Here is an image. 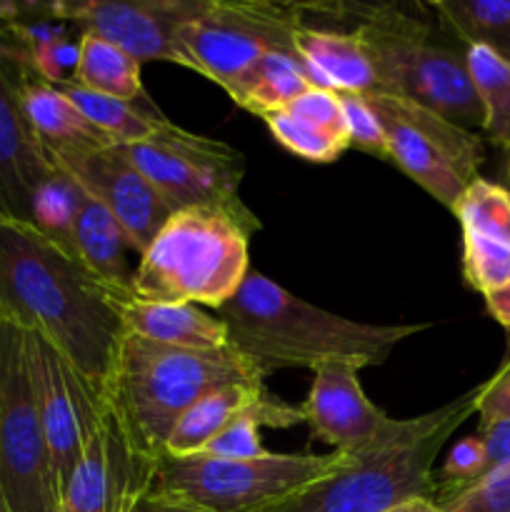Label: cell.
Listing matches in <instances>:
<instances>
[{"label": "cell", "mask_w": 510, "mask_h": 512, "mask_svg": "<svg viewBox=\"0 0 510 512\" xmlns=\"http://www.w3.org/2000/svg\"><path fill=\"white\" fill-rule=\"evenodd\" d=\"M478 418L480 423H493V420L510 418V333L498 370L480 385Z\"/></svg>", "instance_id": "836d02e7"}, {"label": "cell", "mask_w": 510, "mask_h": 512, "mask_svg": "<svg viewBox=\"0 0 510 512\" xmlns=\"http://www.w3.org/2000/svg\"><path fill=\"white\" fill-rule=\"evenodd\" d=\"M160 198L175 210L215 208L238 220L250 235L260 220L240 200L245 158L223 140L188 133L168 120L148 143L120 145Z\"/></svg>", "instance_id": "30bf717a"}, {"label": "cell", "mask_w": 510, "mask_h": 512, "mask_svg": "<svg viewBox=\"0 0 510 512\" xmlns=\"http://www.w3.org/2000/svg\"><path fill=\"white\" fill-rule=\"evenodd\" d=\"M428 5L463 48H485L510 63V0H433Z\"/></svg>", "instance_id": "484cf974"}, {"label": "cell", "mask_w": 510, "mask_h": 512, "mask_svg": "<svg viewBox=\"0 0 510 512\" xmlns=\"http://www.w3.org/2000/svg\"><path fill=\"white\" fill-rule=\"evenodd\" d=\"M203 0H55L48 15L65 20L80 35H95L133 55L180 65V28L200 10Z\"/></svg>", "instance_id": "4fadbf2b"}, {"label": "cell", "mask_w": 510, "mask_h": 512, "mask_svg": "<svg viewBox=\"0 0 510 512\" xmlns=\"http://www.w3.org/2000/svg\"><path fill=\"white\" fill-rule=\"evenodd\" d=\"M248 243V230L223 210H175L138 258L133 295L223 308L250 273Z\"/></svg>", "instance_id": "8992f818"}, {"label": "cell", "mask_w": 510, "mask_h": 512, "mask_svg": "<svg viewBox=\"0 0 510 512\" xmlns=\"http://www.w3.org/2000/svg\"><path fill=\"white\" fill-rule=\"evenodd\" d=\"M73 85L128 103L145 100L138 60L95 35H80V60Z\"/></svg>", "instance_id": "83f0119b"}, {"label": "cell", "mask_w": 510, "mask_h": 512, "mask_svg": "<svg viewBox=\"0 0 510 512\" xmlns=\"http://www.w3.org/2000/svg\"><path fill=\"white\" fill-rule=\"evenodd\" d=\"M343 105L345 125H348L350 148H358L363 153L375 155L380 160H388V143H385V130L380 123V115L375 113L368 95L338 93Z\"/></svg>", "instance_id": "1f68e13d"}, {"label": "cell", "mask_w": 510, "mask_h": 512, "mask_svg": "<svg viewBox=\"0 0 510 512\" xmlns=\"http://www.w3.org/2000/svg\"><path fill=\"white\" fill-rule=\"evenodd\" d=\"M133 253L138 255V250L133 248L118 220L93 198H85L75 225V255L80 263L113 293L130 298L135 278V268L130 265Z\"/></svg>", "instance_id": "7402d4cb"}, {"label": "cell", "mask_w": 510, "mask_h": 512, "mask_svg": "<svg viewBox=\"0 0 510 512\" xmlns=\"http://www.w3.org/2000/svg\"><path fill=\"white\" fill-rule=\"evenodd\" d=\"M135 512H213V510L198 508V505H190V503H178V500L158 498V495H148V498L135 508Z\"/></svg>", "instance_id": "8d00e7d4"}, {"label": "cell", "mask_w": 510, "mask_h": 512, "mask_svg": "<svg viewBox=\"0 0 510 512\" xmlns=\"http://www.w3.org/2000/svg\"><path fill=\"white\" fill-rule=\"evenodd\" d=\"M445 512H510V465L493 470L483 480L448 503Z\"/></svg>", "instance_id": "d6a6232c"}, {"label": "cell", "mask_w": 510, "mask_h": 512, "mask_svg": "<svg viewBox=\"0 0 510 512\" xmlns=\"http://www.w3.org/2000/svg\"><path fill=\"white\" fill-rule=\"evenodd\" d=\"M23 108L48 158L65 150L110 145V140L88 123V118L75 108L63 90L43 83L30 73L23 83Z\"/></svg>", "instance_id": "603a6c76"}, {"label": "cell", "mask_w": 510, "mask_h": 512, "mask_svg": "<svg viewBox=\"0 0 510 512\" xmlns=\"http://www.w3.org/2000/svg\"><path fill=\"white\" fill-rule=\"evenodd\" d=\"M0 512H60V485L40 420L30 330L0 315Z\"/></svg>", "instance_id": "52a82bcc"}, {"label": "cell", "mask_w": 510, "mask_h": 512, "mask_svg": "<svg viewBox=\"0 0 510 512\" xmlns=\"http://www.w3.org/2000/svg\"><path fill=\"white\" fill-rule=\"evenodd\" d=\"M235 383L263 385V375L233 345L183 350L125 333L105 393L135 445L163 460L178 420L210 390Z\"/></svg>", "instance_id": "277c9868"}, {"label": "cell", "mask_w": 510, "mask_h": 512, "mask_svg": "<svg viewBox=\"0 0 510 512\" xmlns=\"http://www.w3.org/2000/svg\"><path fill=\"white\" fill-rule=\"evenodd\" d=\"M215 315L228 328L230 345L258 368L263 380L275 370H313L325 360H348L360 370L383 365L403 340L428 328V323H360L328 313L258 270L245 275Z\"/></svg>", "instance_id": "7a4b0ae2"}, {"label": "cell", "mask_w": 510, "mask_h": 512, "mask_svg": "<svg viewBox=\"0 0 510 512\" xmlns=\"http://www.w3.org/2000/svg\"><path fill=\"white\" fill-rule=\"evenodd\" d=\"M350 20H310L300 5V23L293 45L308 68L315 88L333 93H380V80L368 50L360 43Z\"/></svg>", "instance_id": "d6986e66"}, {"label": "cell", "mask_w": 510, "mask_h": 512, "mask_svg": "<svg viewBox=\"0 0 510 512\" xmlns=\"http://www.w3.org/2000/svg\"><path fill=\"white\" fill-rule=\"evenodd\" d=\"M478 388L450 403L408 420H390L388 428L340 463L265 512H390L415 498L433 500L435 460L455 430L478 415Z\"/></svg>", "instance_id": "3957f363"}, {"label": "cell", "mask_w": 510, "mask_h": 512, "mask_svg": "<svg viewBox=\"0 0 510 512\" xmlns=\"http://www.w3.org/2000/svg\"><path fill=\"white\" fill-rule=\"evenodd\" d=\"M158 465L110 410L60 490V512H135L153 493Z\"/></svg>", "instance_id": "5bb4252c"}, {"label": "cell", "mask_w": 510, "mask_h": 512, "mask_svg": "<svg viewBox=\"0 0 510 512\" xmlns=\"http://www.w3.org/2000/svg\"><path fill=\"white\" fill-rule=\"evenodd\" d=\"M368 50L380 93L425 105L465 130L483 128V105L470 78L465 48L415 5H345Z\"/></svg>", "instance_id": "5b68a950"}, {"label": "cell", "mask_w": 510, "mask_h": 512, "mask_svg": "<svg viewBox=\"0 0 510 512\" xmlns=\"http://www.w3.org/2000/svg\"><path fill=\"white\" fill-rule=\"evenodd\" d=\"M310 88H315V85L310 80L308 68L300 60L298 50L283 48L265 55L230 98L248 113L265 118L273 110L293 103L295 98L308 93Z\"/></svg>", "instance_id": "d4e9b609"}, {"label": "cell", "mask_w": 510, "mask_h": 512, "mask_svg": "<svg viewBox=\"0 0 510 512\" xmlns=\"http://www.w3.org/2000/svg\"><path fill=\"white\" fill-rule=\"evenodd\" d=\"M498 183L510 193V145L500 148V163H498Z\"/></svg>", "instance_id": "f35d334b"}, {"label": "cell", "mask_w": 510, "mask_h": 512, "mask_svg": "<svg viewBox=\"0 0 510 512\" xmlns=\"http://www.w3.org/2000/svg\"><path fill=\"white\" fill-rule=\"evenodd\" d=\"M300 5L270 0H203L180 28V65L233 95L268 53L295 48Z\"/></svg>", "instance_id": "9c48e42d"}, {"label": "cell", "mask_w": 510, "mask_h": 512, "mask_svg": "<svg viewBox=\"0 0 510 512\" xmlns=\"http://www.w3.org/2000/svg\"><path fill=\"white\" fill-rule=\"evenodd\" d=\"M263 385H223V388L210 390L208 395L198 400L178 425L170 433L165 445V458H190V455L203 453L205 445L245 408L253 403L258 395H263Z\"/></svg>", "instance_id": "cb8c5ba5"}, {"label": "cell", "mask_w": 510, "mask_h": 512, "mask_svg": "<svg viewBox=\"0 0 510 512\" xmlns=\"http://www.w3.org/2000/svg\"><path fill=\"white\" fill-rule=\"evenodd\" d=\"M305 423L303 410L295 405L273 400L268 395H258L250 405H245L198 455H213V458H258L268 453L260 443V428H293Z\"/></svg>", "instance_id": "f1b7e54d"}, {"label": "cell", "mask_w": 510, "mask_h": 512, "mask_svg": "<svg viewBox=\"0 0 510 512\" xmlns=\"http://www.w3.org/2000/svg\"><path fill=\"white\" fill-rule=\"evenodd\" d=\"M128 335L183 350H220L230 345L228 328L215 313L190 303H153L135 295L123 300Z\"/></svg>", "instance_id": "44dd1931"}, {"label": "cell", "mask_w": 510, "mask_h": 512, "mask_svg": "<svg viewBox=\"0 0 510 512\" xmlns=\"http://www.w3.org/2000/svg\"><path fill=\"white\" fill-rule=\"evenodd\" d=\"M470 78L483 105V133L495 148L510 145V63L485 48H465Z\"/></svg>", "instance_id": "4dcf8cb0"}, {"label": "cell", "mask_w": 510, "mask_h": 512, "mask_svg": "<svg viewBox=\"0 0 510 512\" xmlns=\"http://www.w3.org/2000/svg\"><path fill=\"white\" fill-rule=\"evenodd\" d=\"M263 120L285 150L308 163H335L350 148L343 105L333 90L310 88Z\"/></svg>", "instance_id": "ffe728a7"}, {"label": "cell", "mask_w": 510, "mask_h": 512, "mask_svg": "<svg viewBox=\"0 0 510 512\" xmlns=\"http://www.w3.org/2000/svg\"><path fill=\"white\" fill-rule=\"evenodd\" d=\"M30 365L45 440L60 490L110 413L103 385L85 378L60 350L30 330Z\"/></svg>", "instance_id": "7c38bea8"}, {"label": "cell", "mask_w": 510, "mask_h": 512, "mask_svg": "<svg viewBox=\"0 0 510 512\" xmlns=\"http://www.w3.org/2000/svg\"><path fill=\"white\" fill-rule=\"evenodd\" d=\"M25 78L28 70L0 53V215L18 223H30L35 188L55 168L25 115Z\"/></svg>", "instance_id": "2e32d148"}, {"label": "cell", "mask_w": 510, "mask_h": 512, "mask_svg": "<svg viewBox=\"0 0 510 512\" xmlns=\"http://www.w3.org/2000/svg\"><path fill=\"white\" fill-rule=\"evenodd\" d=\"M55 165V163H53ZM85 193L63 168L55 165L53 173L35 188L30 200V223L40 235L58 245L63 253L78 260L75 255V225L83 210Z\"/></svg>", "instance_id": "f546056e"}, {"label": "cell", "mask_w": 510, "mask_h": 512, "mask_svg": "<svg viewBox=\"0 0 510 512\" xmlns=\"http://www.w3.org/2000/svg\"><path fill=\"white\" fill-rule=\"evenodd\" d=\"M123 300L33 225L0 215V315L48 340L103 388L125 338Z\"/></svg>", "instance_id": "6da1fadb"}, {"label": "cell", "mask_w": 510, "mask_h": 512, "mask_svg": "<svg viewBox=\"0 0 510 512\" xmlns=\"http://www.w3.org/2000/svg\"><path fill=\"white\" fill-rule=\"evenodd\" d=\"M338 463L335 450L330 455L263 453L243 460L163 458L150 495L213 512H265L328 475Z\"/></svg>", "instance_id": "ba28073f"}, {"label": "cell", "mask_w": 510, "mask_h": 512, "mask_svg": "<svg viewBox=\"0 0 510 512\" xmlns=\"http://www.w3.org/2000/svg\"><path fill=\"white\" fill-rule=\"evenodd\" d=\"M390 512H445L440 508L438 503H433L430 498H415V500H408V503L398 505V508H393Z\"/></svg>", "instance_id": "74e56055"}, {"label": "cell", "mask_w": 510, "mask_h": 512, "mask_svg": "<svg viewBox=\"0 0 510 512\" xmlns=\"http://www.w3.org/2000/svg\"><path fill=\"white\" fill-rule=\"evenodd\" d=\"M478 435L485 448L483 478L493 473V470L503 468V465H510V418L493 420V423H480Z\"/></svg>", "instance_id": "e575fe53"}, {"label": "cell", "mask_w": 510, "mask_h": 512, "mask_svg": "<svg viewBox=\"0 0 510 512\" xmlns=\"http://www.w3.org/2000/svg\"><path fill=\"white\" fill-rule=\"evenodd\" d=\"M453 215L463 230V278L488 295L510 283V193L480 175L468 185Z\"/></svg>", "instance_id": "ac0fdd59"}, {"label": "cell", "mask_w": 510, "mask_h": 512, "mask_svg": "<svg viewBox=\"0 0 510 512\" xmlns=\"http://www.w3.org/2000/svg\"><path fill=\"white\" fill-rule=\"evenodd\" d=\"M60 90L73 100L75 108L88 118V123L115 145L148 143L168 125V118H163L158 110L140 108V103L108 98V95L93 93V90L78 88V85H65Z\"/></svg>", "instance_id": "4316f807"}, {"label": "cell", "mask_w": 510, "mask_h": 512, "mask_svg": "<svg viewBox=\"0 0 510 512\" xmlns=\"http://www.w3.org/2000/svg\"><path fill=\"white\" fill-rule=\"evenodd\" d=\"M50 160L63 168L88 193V198L103 205L118 220L138 255H143L150 240L173 215V208L160 198L158 190L135 168L120 145L65 150L53 153Z\"/></svg>", "instance_id": "9a60e30c"}, {"label": "cell", "mask_w": 510, "mask_h": 512, "mask_svg": "<svg viewBox=\"0 0 510 512\" xmlns=\"http://www.w3.org/2000/svg\"><path fill=\"white\" fill-rule=\"evenodd\" d=\"M485 308L493 315V320L503 325L505 333H510V283L485 295Z\"/></svg>", "instance_id": "d590c367"}, {"label": "cell", "mask_w": 510, "mask_h": 512, "mask_svg": "<svg viewBox=\"0 0 510 512\" xmlns=\"http://www.w3.org/2000/svg\"><path fill=\"white\" fill-rule=\"evenodd\" d=\"M358 373V365L348 360L315 365L310 393L300 405L313 438L330 445L335 453L365 448L393 420L365 395Z\"/></svg>", "instance_id": "e0dca14e"}, {"label": "cell", "mask_w": 510, "mask_h": 512, "mask_svg": "<svg viewBox=\"0 0 510 512\" xmlns=\"http://www.w3.org/2000/svg\"><path fill=\"white\" fill-rule=\"evenodd\" d=\"M385 130L388 163L445 208H453L485 163L483 138L450 123L425 105L388 93H370Z\"/></svg>", "instance_id": "8fae6325"}]
</instances>
